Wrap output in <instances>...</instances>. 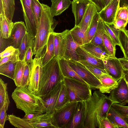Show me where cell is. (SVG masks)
Instances as JSON below:
<instances>
[{
	"label": "cell",
	"mask_w": 128,
	"mask_h": 128,
	"mask_svg": "<svg viewBox=\"0 0 128 128\" xmlns=\"http://www.w3.org/2000/svg\"><path fill=\"white\" fill-rule=\"evenodd\" d=\"M34 54L32 50V48L29 47L26 54L24 60V62L25 64H30L32 60V56Z\"/></svg>",
	"instance_id": "obj_52"
},
{
	"label": "cell",
	"mask_w": 128,
	"mask_h": 128,
	"mask_svg": "<svg viewBox=\"0 0 128 128\" xmlns=\"http://www.w3.org/2000/svg\"><path fill=\"white\" fill-rule=\"evenodd\" d=\"M35 57L30 63V71L28 88L32 92L38 94L42 65V57Z\"/></svg>",
	"instance_id": "obj_9"
},
{
	"label": "cell",
	"mask_w": 128,
	"mask_h": 128,
	"mask_svg": "<svg viewBox=\"0 0 128 128\" xmlns=\"http://www.w3.org/2000/svg\"><path fill=\"white\" fill-rule=\"evenodd\" d=\"M120 6V2L116 0H112L98 12L100 18L104 22L113 25L117 11Z\"/></svg>",
	"instance_id": "obj_14"
},
{
	"label": "cell",
	"mask_w": 128,
	"mask_h": 128,
	"mask_svg": "<svg viewBox=\"0 0 128 128\" xmlns=\"http://www.w3.org/2000/svg\"><path fill=\"white\" fill-rule=\"evenodd\" d=\"M103 61L105 69L110 76L117 81L123 77L124 69L118 58L109 57Z\"/></svg>",
	"instance_id": "obj_12"
},
{
	"label": "cell",
	"mask_w": 128,
	"mask_h": 128,
	"mask_svg": "<svg viewBox=\"0 0 128 128\" xmlns=\"http://www.w3.org/2000/svg\"><path fill=\"white\" fill-rule=\"evenodd\" d=\"M53 115L46 113L37 114L30 122L34 128H56L53 124Z\"/></svg>",
	"instance_id": "obj_19"
},
{
	"label": "cell",
	"mask_w": 128,
	"mask_h": 128,
	"mask_svg": "<svg viewBox=\"0 0 128 128\" xmlns=\"http://www.w3.org/2000/svg\"><path fill=\"white\" fill-rule=\"evenodd\" d=\"M118 59L120 62L124 69L128 70V59L124 57Z\"/></svg>",
	"instance_id": "obj_54"
},
{
	"label": "cell",
	"mask_w": 128,
	"mask_h": 128,
	"mask_svg": "<svg viewBox=\"0 0 128 128\" xmlns=\"http://www.w3.org/2000/svg\"><path fill=\"white\" fill-rule=\"evenodd\" d=\"M99 128H116V126L110 121L107 117H101L98 119Z\"/></svg>",
	"instance_id": "obj_46"
},
{
	"label": "cell",
	"mask_w": 128,
	"mask_h": 128,
	"mask_svg": "<svg viewBox=\"0 0 128 128\" xmlns=\"http://www.w3.org/2000/svg\"><path fill=\"white\" fill-rule=\"evenodd\" d=\"M70 32L74 40L80 46L85 44L86 32L82 30L78 26H74Z\"/></svg>",
	"instance_id": "obj_32"
},
{
	"label": "cell",
	"mask_w": 128,
	"mask_h": 128,
	"mask_svg": "<svg viewBox=\"0 0 128 128\" xmlns=\"http://www.w3.org/2000/svg\"><path fill=\"white\" fill-rule=\"evenodd\" d=\"M22 8L24 18L28 32L34 39L38 27L31 7L32 0H20Z\"/></svg>",
	"instance_id": "obj_10"
},
{
	"label": "cell",
	"mask_w": 128,
	"mask_h": 128,
	"mask_svg": "<svg viewBox=\"0 0 128 128\" xmlns=\"http://www.w3.org/2000/svg\"></svg>",
	"instance_id": "obj_62"
},
{
	"label": "cell",
	"mask_w": 128,
	"mask_h": 128,
	"mask_svg": "<svg viewBox=\"0 0 128 128\" xmlns=\"http://www.w3.org/2000/svg\"><path fill=\"white\" fill-rule=\"evenodd\" d=\"M30 71V64H25L22 76L21 86L26 87H28V86Z\"/></svg>",
	"instance_id": "obj_44"
},
{
	"label": "cell",
	"mask_w": 128,
	"mask_h": 128,
	"mask_svg": "<svg viewBox=\"0 0 128 128\" xmlns=\"http://www.w3.org/2000/svg\"><path fill=\"white\" fill-rule=\"evenodd\" d=\"M112 0H103L104 7L106 6Z\"/></svg>",
	"instance_id": "obj_58"
},
{
	"label": "cell",
	"mask_w": 128,
	"mask_h": 128,
	"mask_svg": "<svg viewBox=\"0 0 128 128\" xmlns=\"http://www.w3.org/2000/svg\"><path fill=\"white\" fill-rule=\"evenodd\" d=\"M126 118H128V117H126Z\"/></svg>",
	"instance_id": "obj_61"
},
{
	"label": "cell",
	"mask_w": 128,
	"mask_h": 128,
	"mask_svg": "<svg viewBox=\"0 0 128 128\" xmlns=\"http://www.w3.org/2000/svg\"><path fill=\"white\" fill-rule=\"evenodd\" d=\"M18 52L13 55L6 56L0 58V65L10 61H15L16 62L18 61Z\"/></svg>",
	"instance_id": "obj_51"
},
{
	"label": "cell",
	"mask_w": 128,
	"mask_h": 128,
	"mask_svg": "<svg viewBox=\"0 0 128 128\" xmlns=\"http://www.w3.org/2000/svg\"><path fill=\"white\" fill-rule=\"evenodd\" d=\"M54 32L51 33L50 35L46 45V52L42 57V66L47 64L54 56Z\"/></svg>",
	"instance_id": "obj_25"
},
{
	"label": "cell",
	"mask_w": 128,
	"mask_h": 128,
	"mask_svg": "<svg viewBox=\"0 0 128 128\" xmlns=\"http://www.w3.org/2000/svg\"><path fill=\"white\" fill-rule=\"evenodd\" d=\"M70 102L69 95L66 85L63 81L61 89L55 106L58 109Z\"/></svg>",
	"instance_id": "obj_34"
},
{
	"label": "cell",
	"mask_w": 128,
	"mask_h": 128,
	"mask_svg": "<svg viewBox=\"0 0 128 128\" xmlns=\"http://www.w3.org/2000/svg\"><path fill=\"white\" fill-rule=\"evenodd\" d=\"M15 0H0V14L12 21L15 8Z\"/></svg>",
	"instance_id": "obj_27"
},
{
	"label": "cell",
	"mask_w": 128,
	"mask_h": 128,
	"mask_svg": "<svg viewBox=\"0 0 128 128\" xmlns=\"http://www.w3.org/2000/svg\"><path fill=\"white\" fill-rule=\"evenodd\" d=\"M11 96L17 108L24 111L25 114L45 113V108L42 98L30 91L28 87H16Z\"/></svg>",
	"instance_id": "obj_3"
},
{
	"label": "cell",
	"mask_w": 128,
	"mask_h": 128,
	"mask_svg": "<svg viewBox=\"0 0 128 128\" xmlns=\"http://www.w3.org/2000/svg\"><path fill=\"white\" fill-rule=\"evenodd\" d=\"M37 115V114L34 113H30L27 114H25L24 117L23 118L30 122Z\"/></svg>",
	"instance_id": "obj_55"
},
{
	"label": "cell",
	"mask_w": 128,
	"mask_h": 128,
	"mask_svg": "<svg viewBox=\"0 0 128 128\" xmlns=\"http://www.w3.org/2000/svg\"><path fill=\"white\" fill-rule=\"evenodd\" d=\"M112 106L119 114L124 117H128V106H122L114 103Z\"/></svg>",
	"instance_id": "obj_47"
},
{
	"label": "cell",
	"mask_w": 128,
	"mask_h": 128,
	"mask_svg": "<svg viewBox=\"0 0 128 128\" xmlns=\"http://www.w3.org/2000/svg\"><path fill=\"white\" fill-rule=\"evenodd\" d=\"M62 82H59L48 93L41 97L45 107V113L52 115L54 113Z\"/></svg>",
	"instance_id": "obj_13"
},
{
	"label": "cell",
	"mask_w": 128,
	"mask_h": 128,
	"mask_svg": "<svg viewBox=\"0 0 128 128\" xmlns=\"http://www.w3.org/2000/svg\"><path fill=\"white\" fill-rule=\"evenodd\" d=\"M70 66L90 87L92 90L99 89V80L80 63L74 60H67Z\"/></svg>",
	"instance_id": "obj_7"
},
{
	"label": "cell",
	"mask_w": 128,
	"mask_h": 128,
	"mask_svg": "<svg viewBox=\"0 0 128 128\" xmlns=\"http://www.w3.org/2000/svg\"><path fill=\"white\" fill-rule=\"evenodd\" d=\"M7 110L5 104L0 108V128H4L5 122L7 120Z\"/></svg>",
	"instance_id": "obj_49"
},
{
	"label": "cell",
	"mask_w": 128,
	"mask_h": 128,
	"mask_svg": "<svg viewBox=\"0 0 128 128\" xmlns=\"http://www.w3.org/2000/svg\"><path fill=\"white\" fill-rule=\"evenodd\" d=\"M25 65L24 60H18L16 63L13 80L16 87L21 86L22 80Z\"/></svg>",
	"instance_id": "obj_39"
},
{
	"label": "cell",
	"mask_w": 128,
	"mask_h": 128,
	"mask_svg": "<svg viewBox=\"0 0 128 128\" xmlns=\"http://www.w3.org/2000/svg\"><path fill=\"white\" fill-rule=\"evenodd\" d=\"M105 32L104 22L99 16L96 32L90 42L95 45L100 46L106 50L104 46L103 41V35Z\"/></svg>",
	"instance_id": "obj_30"
},
{
	"label": "cell",
	"mask_w": 128,
	"mask_h": 128,
	"mask_svg": "<svg viewBox=\"0 0 128 128\" xmlns=\"http://www.w3.org/2000/svg\"><path fill=\"white\" fill-rule=\"evenodd\" d=\"M84 128H98V119L107 117L114 102L99 90L94 91L90 98L84 101Z\"/></svg>",
	"instance_id": "obj_1"
},
{
	"label": "cell",
	"mask_w": 128,
	"mask_h": 128,
	"mask_svg": "<svg viewBox=\"0 0 128 128\" xmlns=\"http://www.w3.org/2000/svg\"><path fill=\"white\" fill-rule=\"evenodd\" d=\"M96 6L98 12L100 11L104 7L103 0H88Z\"/></svg>",
	"instance_id": "obj_53"
},
{
	"label": "cell",
	"mask_w": 128,
	"mask_h": 128,
	"mask_svg": "<svg viewBox=\"0 0 128 128\" xmlns=\"http://www.w3.org/2000/svg\"><path fill=\"white\" fill-rule=\"evenodd\" d=\"M99 18L98 12L94 16L86 31L85 44L90 42L93 38L97 29Z\"/></svg>",
	"instance_id": "obj_37"
},
{
	"label": "cell",
	"mask_w": 128,
	"mask_h": 128,
	"mask_svg": "<svg viewBox=\"0 0 128 128\" xmlns=\"http://www.w3.org/2000/svg\"><path fill=\"white\" fill-rule=\"evenodd\" d=\"M42 13L38 24L36 34L34 38L32 50L35 56L43 55L50 34L54 30L58 22L53 18L50 7L46 4H41Z\"/></svg>",
	"instance_id": "obj_2"
},
{
	"label": "cell",
	"mask_w": 128,
	"mask_h": 128,
	"mask_svg": "<svg viewBox=\"0 0 128 128\" xmlns=\"http://www.w3.org/2000/svg\"><path fill=\"white\" fill-rule=\"evenodd\" d=\"M126 6L128 8V0H120V6Z\"/></svg>",
	"instance_id": "obj_57"
},
{
	"label": "cell",
	"mask_w": 128,
	"mask_h": 128,
	"mask_svg": "<svg viewBox=\"0 0 128 128\" xmlns=\"http://www.w3.org/2000/svg\"><path fill=\"white\" fill-rule=\"evenodd\" d=\"M13 22L4 14H0V36L8 39L10 38Z\"/></svg>",
	"instance_id": "obj_28"
},
{
	"label": "cell",
	"mask_w": 128,
	"mask_h": 128,
	"mask_svg": "<svg viewBox=\"0 0 128 128\" xmlns=\"http://www.w3.org/2000/svg\"><path fill=\"white\" fill-rule=\"evenodd\" d=\"M69 95L70 102L85 101L92 94L90 86L76 80L64 77V80Z\"/></svg>",
	"instance_id": "obj_5"
},
{
	"label": "cell",
	"mask_w": 128,
	"mask_h": 128,
	"mask_svg": "<svg viewBox=\"0 0 128 128\" xmlns=\"http://www.w3.org/2000/svg\"><path fill=\"white\" fill-rule=\"evenodd\" d=\"M18 49L15 48L13 46H10L8 47L3 52H0V58L4 57L13 55L18 52Z\"/></svg>",
	"instance_id": "obj_50"
},
{
	"label": "cell",
	"mask_w": 128,
	"mask_h": 128,
	"mask_svg": "<svg viewBox=\"0 0 128 128\" xmlns=\"http://www.w3.org/2000/svg\"><path fill=\"white\" fill-rule=\"evenodd\" d=\"M51 2L50 10L53 17L60 15L69 8L72 2L70 0H52Z\"/></svg>",
	"instance_id": "obj_24"
},
{
	"label": "cell",
	"mask_w": 128,
	"mask_h": 128,
	"mask_svg": "<svg viewBox=\"0 0 128 128\" xmlns=\"http://www.w3.org/2000/svg\"><path fill=\"white\" fill-rule=\"evenodd\" d=\"M125 30H119V39L120 45V47L124 54V57L128 59V38Z\"/></svg>",
	"instance_id": "obj_40"
},
{
	"label": "cell",
	"mask_w": 128,
	"mask_h": 128,
	"mask_svg": "<svg viewBox=\"0 0 128 128\" xmlns=\"http://www.w3.org/2000/svg\"><path fill=\"white\" fill-rule=\"evenodd\" d=\"M31 7L38 27L42 13L41 4L38 0H32Z\"/></svg>",
	"instance_id": "obj_43"
},
{
	"label": "cell",
	"mask_w": 128,
	"mask_h": 128,
	"mask_svg": "<svg viewBox=\"0 0 128 128\" xmlns=\"http://www.w3.org/2000/svg\"><path fill=\"white\" fill-rule=\"evenodd\" d=\"M107 117L116 128H128V118L121 116L112 106L109 110Z\"/></svg>",
	"instance_id": "obj_21"
},
{
	"label": "cell",
	"mask_w": 128,
	"mask_h": 128,
	"mask_svg": "<svg viewBox=\"0 0 128 128\" xmlns=\"http://www.w3.org/2000/svg\"><path fill=\"white\" fill-rule=\"evenodd\" d=\"M54 56L62 58L63 52V34L54 32Z\"/></svg>",
	"instance_id": "obj_35"
},
{
	"label": "cell",
	"mask_w": 128,
	"mask_h": 128,
	"mask_svg": "<svg viewBox=\"0 0 128 128\" xmlns=\"http://www.w3.org/2000/svg\"><path fill=\"white\" fill-rule=\"evenodd\" d=\"M99 80L101 84L99 90L103 94L110 93L118 86V81L110 76H104Z\"/></svg>",
	"instance_id": "obj_26"
},
{
	"label": "cell",
	"mask_w": 128,
	"mask_h": 128,
	"mask_svg": "<svg viewBox=\"0 0 128 128\" xmlns=\"http://www.w3.org/2000/svg\"><path fill=\"white\" fill-rule=\"evenodd\" d=\"M98 12V9L95 5L91 2H90L88 5L82 20L78 26L82 30L86 32L94 16Z\"/></svg>",
	"instance_id": "obj_20"
},
{
	"label": "cell",
	"mask_w": 128,
	"mask_h": 128,
	"mask_svg": "<svg viewBox=\"0 0 128 128\" xmlns=\"http://www.w3.org/2000/svg\"><path fill=\"white\" fill-rule=\"evenodd\" d=\"M80 46L91 54L103 60L112 57L106 50L90 42Z\"/></svg>",
	"instance_id": "obj_22"
},
{
	"label": "cell",
	"mask_w": 128,
	"mask_h": 128,
	"mask_svg": "<svg viewBox=\"0 0 128 128\" xmlns=\"http://www.w3.org/2000/svg\"><path fill=\"white\" fill-rule=\"evenodd\" d=\"M90 2L88 0H73L72 1V11L75 18V26H78L80 23L88 5Z\"/></svg>",
	"instance_id": "obj_18"
},
{
	"label": "cell",
	"mask_w": 128,
	"mask_h": 128,
	"mask_svg": "<svg viewBox=\"0 0 128 128\" xmlns=\"http://www.w3.org/2000/svg\"><path fill=\"white\" fill-rule=\"evenodd\" d=\"M34 39L28 32L25 34L21 43L18 50L19 60H23L24 56L29 47L33 48Z\"/></svg>",
	"instance_id": "obj_29"
},
{
	"label": "cell",
	"mask_w": 128,
	"mask_h": 128,
	"mask_svg": "<svg viewBox=\"0 0 128 128\" xmlns=\"http://www.w3.org/2000/svg\"><path fill=\"white\" fill-rule=\"evenodd\" d=\"M7 120L10 124L16 128H34L31 124L24 119L17 117L13 114L7 115Z\"/></svg>",
	"instance_id": "obj_31"
},
{
	"label": "cell",
	"mask_w": 128,
	"mask_h": 128,
	"mask_svg": "<svg viewBox=\"0 0 128 128\" xmlns=\"http://www.w3.org/2000/svg\"><path fill=\"white\" fill-rule=\"evenodd\" d=\"M84 102H77L68 128H84Z\"/></svg>",
	"instance_id": "obj_17"
},
{
	"label": "cell",
	"mask_w": 128,
	"mask_h": 128,
	"mask_svg": "<svg viewBox=\"0 0 128 128\" xmlns=\"http://www.w3.org/2000/svg\"><path fill=\"white\" fill-rule=\"evenodd\" d=\"M123 78L125 80L128 87V70H124Z\"/></svg>",
	"instance_id": "obj_56"
},
{
	"label": "cell",
	"mask_w": 128,
	"mask_h": 128,
	"mask_svg": "<svg viewBox=\"0 0 128 128\" xmlns=\"http://www.w3.org/2000/svg\"><path fill=\"white\" fill-rule=\"evenodd\" d=\"M116 1H117V2H120V0H116Z\"/></svg>",
	"instance_id": "obj_60"
},
{
	"label": "cell",
	"mask_w": 128,
	"mask_h": 128,
	"mask_svg": "<svg viewBox=\"0 0 128 128\" xmlns=\"http://www.w3.org/2000/svg\"><path fill=\"white\" fill-rule=\"evenodd\" d=\"M106 33L110 38L115 45L120 46L119 39V30L116 28L113 25L109 24L104 22Z\"/></svg>",
	"instance_id": "obj_38"
},
{
	"label": "cell",
	"mask_w": 128,
	"mask_h": 128,
	"mask_svg": "<svg viewBox=\"0 0 128 128\" xmlns=\"http://www.w3.org/2000/svg\"><path fill=\"white\" fill-rule=\"evenodd\" d=\"M118 82V86L110 92L108 97L114 103L125 106L128 103V87L123 77Z\"/></svg>",
	"instance_id": "obj_11"
},
{
	"label": "cell",
	"mask_w": 128,
	"mask_h": 128,
	"mask_svg": "<svg viewBox=\"0 0 128 128\" xmlns=\"http://www.w3.org/2000/svg\"><path fill=\"white\" fill-rule=\"evenodd\" d=\"M77 102H70L55 110L53 115V124L56 128H68Z\"/></svg>",
	"instance_id": "obj_6"
},
{
	"label": "cell",
	"mask_w": 128,
	"mask_h": 128,
	"mask_svg": "<svg viewBox=\"0 0 128 128\" xmlns=\"http://www.w3.org/2000/svg\"><path fill=\"white\" fill-rule=\"evenodd\" d=\"M126 33V34L128 38V30H126L125 31Z\"/></svg>",
	"instance_id": "obj_59"
},
{
	"label": "cell",
	"mask_w": 128,
	"mask_h": 128,
	"mask_svg": "<svg viewBox=\"0 0 128 128\" xmlns=\"http://www.w3.org/2000/svg\"><path fill=\"white\" fill-rule=\"evenodd\" d=\"M64 77L61 71L58 58L54 56L42 67L38 94L41 97L49 92Z\"/></svg>",
	"instance_id": "obj_4"
},
{
	"label": "cell",
	"mask_w": 128,
	"mask_h": 128,
	"mask_svg": "<svg viewBox=\"0 0 128 128\" xmlns=\"http://www.w3.org/2000/svg\"><path fill=\"white\" fill-rule=\"evenodd\" d=\"M128 22L125 20L118 18L115 19L113 25L116 29L124 31L126 30V28Z\"/></svg>",
	"instance_id": "obj_48"
},
{
	"label": "cell",
	"mask_w": 128,
	"mask_h": 128,
	"mask_svg": "<svg viewBox=\"0 0 128 128\" xmlns=\"http://www.w3.org/2000/svg\"><path fill=\"white\" fill-rule=\"evenodd\" d=\"M28 31L24 22L19 21L13 22L10 38L13 42V46L19 49L21 43Z\"/></svg>",
	"instance_id": "obj_15"
},
{
	"label": "cell",
	"mask_w": 128,
	"mask_h": 128,
	"mask_svg": "<svg viewBox=\"0 0 128 128\" xmlns=\"http://www.w3.org/2000/svg\"><path fill=\"white\" fill-rule=\"evenodd\" d=\"M58 61L61 71L64 77L75 79L87 84L70 66L67 60L60 58H58Z\"/></svg>",
	"instance_id": "obj_23"
},
{
	"label": "cell",
	"mask_w": 128,
	"mask_h": 128,
	"mask_svg": "<svg viewBox=\"0 0 128 128\" xmlns=\"http://www.w3.org/2000/svg\"><path fill=\"white\" fill-rule=\"evenodd\" d=\"M63 35L62 58L67 60H80L76 49L79 45L73 40L70 30H66L62 32Z\"/></svg>",
	"instance_id": "obj_8"
},
{
	"label": "cell",
	"mask_w": 128,
	"mask_h": 128,
	"mask_svg": "<svg viewBox=\"0 0 128 128\" xmlns=\"http://www.w3.org/2000/svg\"><path fill=\"white\" fill-rule=\"evenodd\" d=\"M7 84L0 78V108L5 104L7 110L10 103L7 91Z\"/></svg>",
	"instance_id": "obj_36"
},
{
	"label": "cell",
	"mask_w": 128,
	"mask_h": 128,
	"mask_svg": "<svg viewBox=\"0 0 128 128\" xmlns=\"http://www.w3.org/2000/svg\"><path fill=\"white\" fill-rule=\"evenodd\" d=\"M103 41L104 47L108 53L112 57H115L116 45L105 31L103 35Z\"/></svg>",
	"instance_id": "obj_41"
},
{
	"label": "cell",
	"mask_w": 128,
	"mask_h": 128,
	"mask_svg": "<svg viewBox=\"0 0 128 128\" xmlns=\"http://www.w3.org/2000/svg\"><path fill=\"white\" fill-rule=\"evenodd\" d=\"M17 62L10 61L0 65V74L13 80Z\"/></svg>",
	"instance_id": "obj_33"
},
{
	"label": "cell",
	"mask_w": 128,
	"mask_h": 128,
	"mask_svg": "<svg viewBox=\"0 0 128 128\" xmlns=\"http://www.w3.org/2000/svg\"><path fill=\"white\" fill-rule=\"evenodd\" d=\"M118 18L122 19L128 22V8L127 6H120L118 8L115 20Z\"/></svg>",
	"instance_id": "obj_45"
},
{
	"label": "cell",
	"mask_w": 128,
	"mask_h": 128,
	"mask_svg": "<svg viewBox=\"0 0 128 128\" xmlns=\"http://www.w3.org/2000/svg\"><path fill=\"white\" fill-rule=\"evenodd\" d=\"M81 64L84 65L99 80L104 76H110L105 69H102L96 66L85 63Z\"/></svg>",
	"instance_id": "obj_42"
},
{
	"label": "cell",
	"mask_w": 128,
	"mask_h": 128,
	"mask_svg": "<svg viewBox=\"0 0 128 128\" xmlns=\"http://www.w3.org/2000/svg\"><path fill=\"white\" fill-rule=\"evenodd\" d=\"M76 52L80 58V60L78 62L105 69L102 60L91 54L80 46L77 48Z\"/></svg>",
	"instance_id": "obj_16"
}]
</instances>
